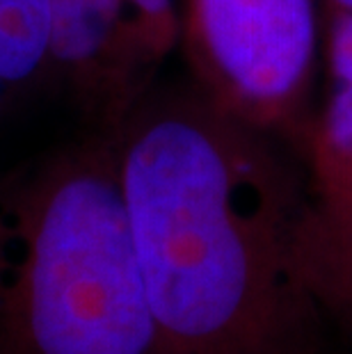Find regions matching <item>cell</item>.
Listing matches in <instances>:
<instances>
[{
  "label": "cell",
  "mask_w": 352,
  "mask_h": 354,
  "mask_svg": "<svg viewBox=\"0 0 352 354\" xmlns=\"http://www.w3.org/2000/svg\"><path fill=\"white\" fill-rule=\"evenodd\" d=\"M110 140L163 354H318L334 341L297 145L197 85L154 87Z\"/></svg>",
  "instance_id": "cell-1"
},
{
  "label": "cell",
  "mask_w": 352,
  "mask_h": 354,
  "mask_svg": "<svg viewBox=\"0 0 352 354\" xmlns=\"http://www.w3.org/2000/svg\"><path fill=\"white\" fill-rule=\"evenodd\" d=\"M0 354H163L106 135L0 171Z\"/></svg>",
  "instance_id": "cell-2"
},
{
  "label": "cell",
  "mask_w": 352,
  "mask_h": 354,
  "mask_svg": "<svg viewBox=\"0 0 352 354\" xmlns=\"http://www.w3.org/2000/svg\"><path fill=\"white\" fill-rule=\"evenodd\" d=\"M181 41L215 105L304 147L323 85L320 0H188Z\"/></svg>",
  "instance_id": "cell-3"
},
{
  "label": "cell",
  "mask_w": 352,
  "mask_h": 354,
  "mask_svg": "<svg viewBox=\"0 0 352 354\" xmlns=\"http://www.w3.org/2000/svg\"><path fill=\"white\" fill-rule=\"evenodd\" d=\"M53 78L110 138L183 37L178 0H48Z\"/></svg>",
  "instance_id": "cell-4"
},
{
  "label": "cell",
  "mask_w": 352,
  "mask_h": 354,
  "mask_svg": "<svg viewBox=\"0 0 352 354\" xmlns=\"http://www.w3.org/2000/svg\"><path fill=\"white\" fill-rule=\"evenodd\" d=\"M323 12V85L302 153L313 194L318 295L334 334L352 343V14Z\"/></svg>",
  "instance_id": "cell-5"
},
{
  "label": "cell",
  "mask_w": 352,
  "mask_h": 354,
  "mask_svg": "<svg viewBox=\"0 0 352 354\" xmlns=\"http://www.w3.org/2000/svg\"><path fill=\"white\" fill-rule=\"evenodd\" d=\"M53 78L48 0H0V119Z\"/></svg>",
  "instance_id": "cell-6"
},
{
  "label": "cell",
  "mask_w": 352,
  "mask_h": 354,
  "mask_svg": "<svg viewBox=\"0 0 352 354\" xmlns=\"http://www.w3.org/2000/svg\"><path fill=\"white\" fill-rule=\"evenodd\" d=\"M318 354H352V343H346V341H334L332 343H327L323 350H320Z\"/></svg>",
  "instance_id": "cell-7"
},
{
  "label": "cell",
  "mask_w": 352,
  "mask_h": 354,
  "mask_svg": "<svg viewBox=\"0 0 352 354\" xmlns=\"http://www.w3.org/2000/svg\"><path fill=\"white\" fill-rule=\"evenodd\" d=\"M320 3H323V10L352 14V0H320Z\"/></svg>",
  "instance_id": "cell-8"
}]
</instances>
